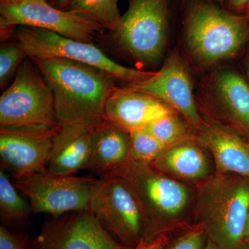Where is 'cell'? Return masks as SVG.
Masks as SVG:
<instances>
[{
	"label": "cell",
	"mask_w": 249,
	"mask_h": 249,
	"mask_svg": "<svg viewBox=\"0 0 249 249\" xmlns=\"http://www.w3.org/2000/svg\"><path fill=\"white\" fill-rule=\"evenodd\" d=\"M31 60L52 89L58 129L93 130L107 122L106 103L116 88L112 77L66 59Z\"/></svg>",
	"instance_id": "cell-1"
},
{
	"label": "cell",
	"mask_w": 249,
	"mask_h": 249,
	"mask_svg": "<svg viewBox=\"0 0 249 249\" xmlns=\"http://www.w3.org/2000/svg\"><path fill=\"white\" fill-rule=\"evenodd\" d=\"M151 165L129 160L113 175L124 181L138 202L143 221V240L166 235L165 219L178 216L188 200L183 185L157 173Z\"/></svg>",
	"instance_id": "cell-2"
},
{
	"label": "cell",
	"mask_w": 249,
	"mask_h": 249,
	"mask_svg": "<svg viewBox=\"0 0 249 249\" xmlns=\"http://www.w3.org/2000/svg\"><path fill=\"white\" fill-rule=\"evenodd\" d=\"M249 210V181L219 176L201 192L200 224L219 249H242L245 245Z\"/></svg>",
	"instance_id": "cell-3"
},
{
	"label": "cell",
	"mask_w": 249,
	"mask_h": 249,
	"mask_svg": "<svg viewBox=\"0 0 249 249\" xmlns=\"http://www.w3.org/2000/svg\"><path fill=\"white\" fill-rule=\"evenodd\" d=\"M0 125L58 129L52 89L29 57L18 68L12 84L1 95Z\"/></svg>",
	"instance_id": "cell-4"
},
{
	"label": "cell",
	"mask_w": 249,
	"mask_h": 249,
	"mask_svg": "<svg viewBox=\"0 0 249 249\" xmlns=\"http://www.w3.org/2000/svg\"><path fill=\"white\" fill-rule=\"evenodd\" d=\"M13 37L31 59L62 58L96 67L113 78L137 83L154 73L124 67L106 55L92 43L65 37L46 29L18 27Z\"/></svg>",
	"instance_id": "cell-5"
},
{
	"label": "cell",
	"mask_w": 249,
	"mask_h": 249,
	"mask_svg": "<svg viewBox=\"0 0 249 249\" xmlns=\"http://www.w3.org/2000/svg\"><path fill=\"white\" fill-rule=\"evenodd\" d=\"M247 34L242 18L213 6L199 4L188 18L186 40L195 58L204 63H213L237 53Z\"/></svg>",
	"instance_id": "cell-6"
},
{
	"label": "cell",
	"mask_w": 249,
	"mask_h": 249,
	"mask_svg": "<svg viewBox=\"0 0 249 249\" xmlns=\"http://www.w3.org/2000/svg\"><path fill=\"white\" fill-rule=\"evenodd\" d=\"M18 27L46 29L89 43L105 29L88 18L55 7L47 0H0L1 36L12 35Z\"/></svg>",
	"instance_id": "cell-7"
},
{
	"label": "cell",
	"mask_w": 249,
	"mask_h": 249,
	"mask_svg": "<svg viewBox=\"0 0 249 249\" xmlns=\"http://www.w3.org/2000/svg\"><path fill=\"white\" fill-rule=\"evenodd\" d=\"M89 211L123 245L133 249L142 239L143 221L134 195L117 176L96 178Z\"/></svg>",
	"instance_id": "cell-8"
},
{
	"label": "cell",
	"mask_w": 249,
	"mask_h": 249,
	"mask_svg": "<svg viewBox=\"0 0 249 249\" xmlns=\"http://www.w3.org/2000/svg\"><path fill=\"white\" fill-rule=\"evenodd\" d=\"M167 9V0H131L114 31L119 45L139 61H158L166 45Z\"/></svg>",
	"instance_id": "cell-9"
},
{
	"label": "cell",
	"mask_w": 249,
	"mask_h": 249,
	"mask_svg": "<svg viewBox=\"0 0 249 249\" xmlns=\"http://www.w3.org/2000/svg\"><path fill=\"white\" fill-rule=\"evenodd\" d=\"M96 179L45 172L15 178L14 183L29 199L33 213L60 215L89 211Z\"/></svg>",
	"instance_id": "cell-10"
},
{
	"label": "cell",
	"mask_w": 249,
	"mask_h": 249,
	"mask_svg": "<svg viewBox=\"0 0 249 249\" xmlns=\"http://www.w3.org/2000/svg\"><path fill=\"white\" fill-rule=\"evenodd\" d=\"M31 249H131L118 242L92 213L80 211L47 218Z\"/></svg>",
	"instance_id": "cell-11"
},
{
	"label": "cell",
	"mask_w": 249,
	"mask_h": 249,
	"mask_svg": "<svg viewBox=\"0 0 249 249\" xmlns=\"http://www.w3.org/2000/svg\"><path fill=\"white\" fill-rule=\"evenodd\" d=\"M58 129L0 128V157L3 168L14 178L45 173Z\"/></svg>",
	"instance_id": "cell-12"
},
{
	"label": "cell",
	"mask_w": 249,
	"mask_h": 249,
	"mask_svg": "<svg viewBox=\"0 0 249 249\" xmlns=\"http://www.w3.org/2000/svg\"><path fill=\"white\" fill-rule=\"evenodd\" d=\"M129 88L150 95L173 107L191 124L200 123L189 75L182 62L177 57H172L152 76L131 83Z\"/></svg>",
	"instance_id": "cell-13"
},
{
	"label": "cell",
	"mask_w": 249,
	"mask_h": 249,
	"mask_svg": "<svg viewBox=\"0 0 249 249\" xmlns=\"http://www.w3.org/2000/svg\"><path fill=\"white\" fill-rule=\"evenodd\" d=\"M173 111L164 103L129 87L115 88L106 106V119L125 132L143 128Z\"/></svg>",
	"instance_id": "cell-14"
},
{
	"label": "cell",
	"mask_w": 249,
	"mask_h": 249,
	"mask_svg": "<svg viewBox=\"0 0 249 249\" xmlns=\"http://www.w3.org/2000/svg\"><path fill=\"white\" fill-rule=\"evenodd\" d=\"M129 157L128 132L108 121L93 129L91 157L87 169L100 178L113 176L129 161Z\"/></svg>",
	"instance_id": "cell-15"
},
{
	"label": "cell",
	"mask_w": 249,
	"mask_h": 249,
	"mask_svg": "<svg viewBox=\"0 0 249 249\" xmlns=\"http://www.w3.org/2000/svg\"><path fill=\"white\" fill-rule=\"evenodd\" d=\"M93 130L58 129L46 172L73 175L87 169L91 157Z\"/></svg>",
	"instance_id": "cell-16"
},
{
	"label": "cell",
	"mask_w": 249,
	"mask_h": 249,
	"mask_svg": "<svg viewBox=\"0 0 249 249\" xmlns=\"http://www.w3.org/2000/svg\"><path fill=\"white\" fill-rule=\"evenodd\" d=\"M202 141L212 152L218 170L249 178V144L231 131L216 126L206 131Z\"/></svg>",
	"instance_id": "cell-17"
},
{
	"label": "cell",
	"mask_w": 249,
	"mask_h": 249,
	"mask_svg": "<svg viewBox=\"0 0 249 249\" xmlns=\"http://www.w3.org/2000/svg\"><path fill=\"white\" fill-rule=\"evenodd\" d=\"M152 163L157 169L170 172L188 179L204 178L209 172L204 154L199 147L192 144L168 147Z\"/></svg>",
	"instance_id": "cell-18"
},
{
	"label": "cell",
	"mask_w": 249,
	"mask_h": 249,
	"mask_svg": "<svg viewBox=\"0 0 249 249\" xmlns=\"http://www.w3.org/2000/svg\"><path fill=\"white\" fill-rule=\"evenodd\" d=\"M216 89L223 104L249 132V87L235 72L224 70L216 79Z\"/></svg>",
	"instance_id": "cell-19"
},
{
	"label": "cell",
	"mask_w": 249,
	"mask_h": 249,
	"mask_svg": "<svg viewBox=\"0 0 249 249\" xmlns=\"http://www.w3.org/2000/svg\"><path fill=\"white\" fill-rule=\"evenodd\" d=\"M18 191L4 170H0V218L7 228L24 227L32 212L30 204Z\"/></svg>",
	"instance_id": "cell-20"
},
{
	"label": "cell",
	"mask_w": 249,
	"mask_h": 249,
	"mask_svg": "<svg viewBox=\"0 0 249 249\" xmlns=\"http://www.w3.org/2000/svg\"><path fill=\"white\" fill-rule=\"evenodd\" d=\"M68 9L114 32L121 18L116 0H70Z\"/></svg>",
	"instance_id": "cell-21"
},
{
	"label": "cell",
	"mask_w": 249,
	"mask_h": 249,
	"mask_svg": "<svg viewBox=\"0 0 249 249\" xmlns=\"http://www.w3.org/2000/svg\"><path fill=\"white\" fill-rule=\"evenodd\" d=\"M130 139L129 160L142 163H152L168 147L152 135L145 127L129 132Z\"/></svg>",
	"instance_id": "cell-22"
},
{
	"label": "cell",
	"mask_w": 249,
	"mask_h": 249,
	"mask_svg": "<svg viewBox=\"0 0 249 249\" xmlns=\"http://www.w3.org/2000/svg\"><path fill=\"white\" fill-rule=\"evenodd\" d=\"M145 128L168 147L178 142L186 134L185 126L173 114L153 121L147 124Z\"/></svg>",
	"instance_id": "cell-23"
},
{
	"label": "cell",
	"mask_w": 249,
	"mask_h": 249,
	"mask_svg": "<svg viewBox=\"0 0 249 249\" xmlns=\"http://www.w3.org/2000/svg\"><path fill=\"white\" fill-rule=\"evenodd\" d=\"M27 58L25 52L17 42L8 45L0 50V84L2 88L17 71L22 62Z\"/></svg>",
	"instance_id": "cell-24"
},
{
	"label": "cell",
	"mask_w": 249,
	"mask_h": 249,
	"mask_svg": "<svg viewBox=\"0 0 249 249\" xmlns=\"http://www.w3.org/2000/svg\"><path fill=\"white\" fill-rule=\"evenodd\" d=\"M207 241L206 232L199 223L171 242L168 241L164 249H204Z\"/></svg>",
	"instance_id": "cell-25"
},
{
	"label": "cell",
	"mask_w": 249,
	"mask_h": 249,
	"mask_svg": "<svg viewBox=\"0 0 249 249\" xmlns=\"http://www.w3.org/2000/svg\"><path fill=\"white\" fill-rule=\"evenodd\" d=\"M0 249H31L26 234L11 231L5 226L0 227Z\"/></svg>",
	"instance_id": "cell-26"
},
{
	"label": "cell",
	"mask_w": 249,
	"mask_h": 249,
	"mask_svg": "<svg viewBox=\"0 0 249 249\" xmlns=\"http://www.w3.org/2000/svg\"><path fill=\"white\" fill-rule=\"evenodd\" d=\"M169 238L167 235H160L150 240H142L132 249H164Z\"/></svg>",
	"instance_id": "cell-27"
},
{
	"label": "cell",
	"mask_w": 249,
	"mask_h": 249,
	"mask_svg": "<svg viewBox=\"0 0 249 249\" xmlns=\"http://www.w3.org/2000/svg\"><path fill=\"white\" fill-rule=\"evenodd\" d=\"M249 4V0H230L231 7L236 9H242Z\"/></svg>",
	"instance_id": "cell-28"
},
{
	"label": "cell",
	"mask_w": 249,
	"mask_h": 249,
	"mask_svg": "<svg viewBox=\"0 0 249 249\" xmlns=\"http://www.w3.org/2000/svg\"><path fill=\"white\" fill-rule=\"evenodd\" d=\"M70 0H50V3L52 6L56 8H62L64 6H68Z\"/></svg>",
	"instance_id": "cell-29"
},
{
	"label": "cell",
	"mask_w": 249,
	"mask_h": 249,
	"mask_svg": "<svg viewBox=\"0 0 249 249\" xmlns=\"http://www.w3.org/2000/svg\"><path fill=\"white\" fill-rule=\"evenodd\" d=\"M249 245V210L248 216H247V224H246L245 233V245Z\"/></svg>",
	"instance_id": "cell-30"
},
{
	"label": "cell",
	"mask_w": 249,
	"mask_h": 249,
	"mask_svg": "<svg viewBox=\"0 0 249 249\" xmlns=\"http://www.w3.org/2000/svg\"><path fill=\"white\" fill-rule=\"evenodd\" d=\"M204 249H219L217 246L213 243L211 240L208 239L207 242H206V246H205Z\"/></svg>",
	"instance_id": "cell-31"
},
{
	"label": "cell",
	"mask_w": 249,
	"mask_h": 249,
	"mask_svg": "<svg viewBox=\"0 0 249 249\" xmlns=\"http://www.w3.org/2000/svg\"><path fill=\"white\" fill-rule=\"evenodd\" d=\"M248 74H249V67H248Z\"/></svg>",
	"instance_id": "cell-32"
},
{
	"label": "cell",
	"mask_w": 249,
	"mask_h": 249,
	"mask_svg": "<svg viewBox=\"0 0 249 249\" xmlns=\"http://www.w3.org/2000/svg\"><path fill=\"white\" fill-rule=\"evenodd\" d=\"M116 1H119V0H116Z\"/></svg>",
	"instance_id": "cell-33"
},
{
	"label": "cell",
	"mask_w": 249,
	"mask_h": 249,
	"mask_svg": "<svg viewBox=\"0 0 249 249\" xmlns=\"http://www.w3.org/2000/svg\"></svg>",
	"instance_id": "cell-34"
}]
</instances>
